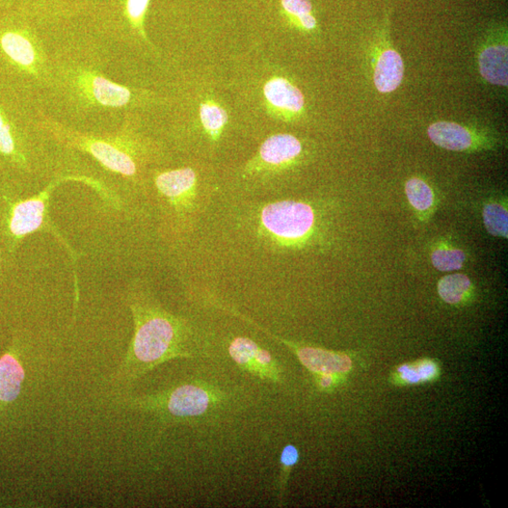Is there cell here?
Segmentation results:
<instances>
[{
    "label": "cell",
    "instance_id": "obj_1",
    "mask_svg": "<svg viewBox=\"0 0 508 508\" xmlns=\"http://www.w3.org/2000/svg\"><path fill=\"white\" fill-rule=\"evenodd\" d=\"M52 85L47 104L74 119L128 112L147 103L148 94L115 83L105 72L102 45L87 36L69 35L48 43Z\"/></svg>",
    "mask_w": 508,
    "mask_h": 508
},
{
    "label": "cell",
    "instance_id": "obj_2",
    "mask_svg": "<svg viewBox=\"0 0 508 508\" xmlns=\"http://www.w3.org/2000/svg\"><path fill=\"white\" fill-rule=\"evenodd\" d=\"M43 26L18 8L0 13V91L38 111L47 104L52 63Z\"/></svg>",
    "mask_w": 508,
    "mask_h": 508
},
{
    "label": "cell",
    "instance_id": "obj_3",
    "mask_svg": "<svg viewBox=\"0 0 508 508\" xmlns=\"http://www.w3.org/2000/svg\"><path fill=\"white\" fill-rule=\"evenodd\" d=\"M131 309L135 334L114 374V386L129 387L164 363L194 359L202 354L194 332L185 320L154 303L137 301Z\"/></svg>",
    "mask_w": 508,
    "mask_h": 508
},
{
    "label": "cell",
    "instance_id": "obj_4",
    "mask_svg": "<svg viewBox=\"0 0 508 508\" xmlns=\"http://www.w3.org/2000/svg\"><path fill=\"white\" fill-rule=\"evenodd\" d=\"M224 394L200 383H189L141 396L119 397L120 404L129 410L154 416L164 423L195 422L215 411Z\"/></svg>",
    "mask_w": 508,
    "mask_h": 508
},
{
    "label": "cell",
    "instance_id": "obj_5",
    "mask_svg": "<svg viewBox=\"0 0 508 508\" xmlns=\"http://www.w3.org/2000/svg\"><path fill=\"white\" fill-rule=\"evenodd\" d=\"M151 0H87L94 29L102 38L126 45H149L145 20Z\"/></svg>",
    "mask_w": 508,
    "mask_h": 508
},
{
    "label": "cell",
    "instance_id": "obj_6",
    "mask_svg": "<svg viewBox=\"0 0 508 508\" xmlns=\"http://www.w3.org/2000/svg\"><path fill=\"white\" fill-rule=\"evenodd\" d=\"M259 230L276 246H293L304 240L314 227V211L309 204L284 200L264 205L259 214Z\"/></svg>",
    "mask_w": 508,
    "mask_h": 508
},
{
    "label": "cell",
    "instance_id": "obj_7",
    "mask_svg": "<svg viewBox=\"0 0 508 508\" xmlns=\"http://www.w3.org/2000/svg\"><path fill=\"white\" fill-rule=\"evenodd\" d=\"M38 110L34 106L0 91V154L21 157L18 149V131L37 120Z\"/></svg>",
    "mask_w": 508,
    "mask_h": 508
},
{
    "label": "cell",
    "instance_id": "obj_8",
    "mask_svg": "<svg viewBox=\"0 0 508 508\" xmlns=\"http://www.w3.org/2000/svg\"><path fill=\"white\" fill-rule=\"evenodd\" d=\"M302 151V144L296 137L289 134H277L264 142L246 171L256 173L283 170L295 162Z\"/></svg>",
    "mask_w": 508,
    "mask_h": 508
},
{
    "label": "cell",
    "instance_id": "obj_9",
    "mask_svg": "<svg viewBox=\"0 0 508 508\" xmlns=\"http://www.w3.org/2000/svg\"><path fill=\"white\" fill-rule=\"evenodd\" d=\"M229 354L234 362L243 369L262 380L280 382L281 370L273 355L252 339L237 337L229 346Z\"/></svg>",
    "mask_w": 508,
    "mask_h": 508
},
{
    "label": "cell",
    "instance_id": "obj_10",
    "mask_svg": "<svg viewBox=\"0 0 508 508\" xmlns=\"http://www.w3.org/2000/svg\"><path fill=\"white\" fill-rule=\"evenodd\" d=\"M264 95L270 112L283 120L291 119L304 108L303 93L284 77L269 80L264 87Z\"/></svg>",
    "mask_w": 508,
    "mask_h": 508
},
{
    "label": "cell",
    "instance_id": "obj_11",
    "mask_svg": "<svg viewBox=\"0 0 508 508\" xmlns=\"http://www.w3.org/2000/svg\"><path fill=\"white\" fill-rule=\"evenodd\" d=\"M15 5L41 25H47L84 10L85 0H15Z\"/></svg>",
    "mask_w": 508,
    "mask_h": 508
},
{
    "label": "cell",
    "instance_id": "obj_12",
    "mask_svg": "<svg viewBox=\"0 0 508 508\" xmlns=\"http://www.w3.org/2000/svg\"><path fill=\"white\" fill-rule=\"evenodd\" d=\"M156 188L172 202H186L194 197L197 175L192 168H182L159 174Z\"/></svg>",
    "mask_w": 508,
    "mask_h": 508
},
{
    "label": "cell",
    "instance_id": "obj_13",
    "mask_svg": "<svg viewBox=\"0 0 508 508\" xmlns=\"http://www.w3.org/2000/svg\"><path fill=\"white\" fill-rule=\"evenodd\" d=\"M297 355L307 369L321 376L344 374L353 366L349 356L314 347H299Z\"/></svg>",
    "mask_w": 508,
    "mask_h": 508
},
{
    "label": "cell",
    "instance_id": "obj_14",
    "mask_svg": "<svg viewBox=\"0 0 508 508\" xmlns=\"http://www.w3.org/2000/svg\"><path fill=\"white\" fill-rule=\"evenodd\" d=\"M427 133L433 144L449 151H465L473 144L472 134L458 124L438 122L432 125Z\"/></svg>",
    "mask_w": 508,
    "mask_h": 508
},
{
    "label": "cell",
    "instance_id": "obj_15",
    "mask_svg": "<svg viewBox=\"0 0 508 508\" xmlns=\"http://www.w3.org/2000/svg\"><path fill=\"white\" fill-rule=\"evenodd\" d=\"M404 75V64L403 58L394 50H386L383 53L375 68V85L383 94L394 91Z\"/></svg>",
    "mask_w": 508,
    "mask_h": 508
},
{
    "label": "cell",
    "instance_id": "obj_16",
    "mask_svg": "<svg viewBox=\"0 0 508 508\" xmlns=\"http://www.w3.org/2000/svg\"><path fill=\"white\" fill-rule=\"evenodd\" d=\"M24 380V368L14 354H7L0 358V403H14L20 394Z\"/></svg>",
    "mask_w": 508,
    "mask_h": 508
},
{
    "label": "cell",
    "instance_id": "obj_17",
    "mask_svg": "<svg viewBox=\"0 0 508 508\" xmlns=\"http://www.w3.org/2000/svg\"><path fill=\"white\" fill-rule=\"evenodd\" d=\"M507 46L493 45L486 48L479 57V68L483 76L493 85L507 86Z\"/></svg>",
    "mask_w": 508,
    "mask_h": 508
},
{
    "label": "cell",
    "instance_id": "obj_18",
    "mask_svg": "<svg viewBox=\"0 0 508 508\" xmlns=\"http://www.w3.org/2000/svg\"><path fill=\"white\" fill-rule=\"evenodd\" d=\"M45 204L40 199H32L18 204L13 212L12 233L20 237L36 231L43 223Z\"/></svg>",
    "mask_w": 508,
    "mask_h": 508
},
{
    "label": "cell",
    "instance_id": "obj_19",
    "mask_svg": "<svg viewBox=\"0 0 508 508\" xmlns=\"http://www.w3.org/2000/svg\"><path fill=\"white\" fill-rule=\"evenodd\" d=\"M200 118L210 138L218 141L228 121L225 110L218 104L207 101L200 106Z\"/></svg>",
    "mask_w": 508,
    "mask_h": 508
},
{
    "label": "cell",
    "instance_id": "obj_20",
    "mask_svg": "<svg viewBox=\"0 0 508 508\" xmlns=\"http://www.w3.org/2000/svg\"><path fill=\"white\" fill-rule=\"evenodd\" d=\"M471 284L469 277L464 274L445 276L439 282V295L446 304H460L471 289Z\"/></svg>",
    "mask_w": 508,
    "mask_h": 508
},
{
    "label": "cell",
    "instance_id": "obj_21",
    "mask_svg": "<svg viewBox=\"0 0 508 508\" xmlns=\"http://www.w3.org/2000/svg\"><path fill=\"white\" fill-rule=\"evenodd\" d=\"M483 220L487 231L493 236L507 238V209L497 203L488 204L483 210Z\"/></svg>",
    "mask_w": 508,
    "mask_h": 508
},
{
    "label": "cell",
    "instance_id": "obj_22",
    "mask_svg": "<svg viewBox=\"0 0 508 508\" xmlns=\"http://www.w3.org/2000/svg\"><path fill=\"white\" fill-rule=\"evenodd\" d=\"M406 194L410 204L419 211L429 210L434 202L431 186L419 178H413L407 182Z\"/></svg>",
    "mask_w": 508,
    "mask_h": 508
},
{
    "label": "cell",
    "instance_id": "obj_23",
    "mask_svg": "<svg viewBox=\"0 0 508 508\" xmlns=\"http://www.w3.org/2000/svg\"><path fill=\"white\" fill-rule=\"evenodd\" d=\"M284 11L293 19L298 21L304 29L314 30L316 20L312 15L313 6L310 0H282Z\"/></svg>",
    "mask_w": 508,
    "mask_h": 508
},
{
    "label": "cell",
    "instance_id": "obj_24",
    "mask_svg": "<svg viewBox=\"0 0 508 508\" xmlns=\"http://www.w3.org/2000/svg\"><path fill=\"white\" fill-rule=\"evenodd\" d=\"M433 264L436 270L446 273L461 270L465 260V254L459 249L442 248L433 252Z\"/></svg>",
    "mask_w": 508,
    "mask_h": 508
},
{
    "label": "cell",
    "instance_id": "obj_25",
    "mask_svg": "<svg viewBox=\"0 0 508 508\" xmlns=\"http://www.w3.org/2000/svg\"><path fill=\"white\" fill-rule=\"evenodd\" d=\"M398 372L408 383H419L433 378L437 374V366L432 362H423L416 365L400 366Z\"/></svg>",
    "mask_w": 508,
    "mask_h": 508
},
{
    "label": "cell",
    "instance_id": "obj_26",
    "mask_svg": "<svg viewBox=\"0 0 508 508\" xmlns=\"http://www.w3.org/2000/svg\"><path fill=\"white\" fill-rule=\"evenodd\" d=\"M300 453L298 449L292 445H286L281 454V476H280V492L283 493L285 489V484L287 483L288 475L294 466H295L299 461Z\"/></svg>",
    "mask_w": 508,
    "mask_h": 508
},
{
    "label": "cell",
    "instance_id": "obj_27",
    "mask_svg": "<svg viewBox=\"0 0 508 508\" xmlns=\"http://www.w3.org/2000/svg\"><path fill=\"white\" fill-rule=\"evenodd\" d=\"M334 383V376L333 375H323L320 378L319 384L323 388H329Z\"/></svg>",
    "mask_w": 508,
    "mask_h": 508
},
{
    "label": "cell",
    "instance_id": "obj_28",
    "mask_svg": "<svg viewBox=\"0 0 508 508\" xmlns=\"http://www.w3.org/2000/svg\"><path fill=\"white\" fill-rule=\"evenodd\" d=\"M15 7V0H0V13Z\"/></svg>",
    "mask_w": 508,
    "mask_h": 508
}]
</instances>
